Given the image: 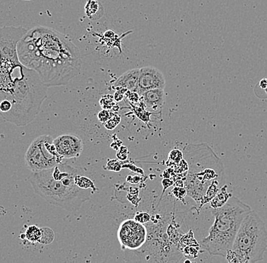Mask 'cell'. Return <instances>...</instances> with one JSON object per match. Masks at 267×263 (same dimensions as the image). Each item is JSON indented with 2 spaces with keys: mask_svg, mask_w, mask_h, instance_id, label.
<instances>
[{
  "mask_svg": "<svg viewBox=\"0 0 267 263\" xmlns=\"http://www.w3.org/2000/svg\"><path fill=\"white\" fill-rule=\"evenodd\" d=\"M24 234H25V239L29 242L33 244L39 243L41 237V229L36 225H31L27 228Z\"/></svg>",
  "mask_w": 267,
  "mask_h": 263,
  "instance_id": "obj_17",
  "label": "cell"
},
{
  "mask_svg": "<svg viewBox=\"0 0 267 263\" xmlns=\"http://www.w3.org/2000/svg\"><path fill=\"white\" fill-rule=\"evenodd\" d=\"M140 68L128 70L114 83V87H121L131 92L137 93L138 87V80H139Z\"/></svg>",
  "mask_w": 267,
  "mask_h": 263,
  "instance_id": "obj_12",
  "label": "cell"
},
{
  "mask_svg": "<svg viewBox=\"0 0 267 263\" xmlns=\"http://www.w3.org/2000/svg\"><path fill=\"white\" fill-rule=\"evenodd\" d=\"M19 61L34 70L48 87L66 85L81 71L78 47L66 36L48 27L29 30L18 45Z\"/></svg>",
  "mask_w": 267,
  "mask_h": 263,
  "instance_id": "obj_1",
  "label": "cell"
},
{
  "mask_svg": "<svg viewBox=\"0 0 267 263\" xmlns=\"http://www.w3.org/2000/svg\"><path fill=\"white\" fill-rule=\"evenodd\" d=\"M225 169L220 158L206 144L204 160L194 162V167L190 168L188 179L185 182L187 194L197 203H201L208 187L213 183L225 184Z\"/></svg>",
  "mask_w": 267,
  "mask_h": 263,
  "instance_id": "obj_6",
  "label": "cell"
},
{
  "mask_svg": "<svg viewBox=\"0 0 267 263\" xmlns=\"http://www.w3.org/2000/svg\"><path fill=\"white\" fill-rule=\"evenodd\" d=\"M53 143L60 157L65 159L79 157L84 147L81 137L71 133L58 136Z\"/></svg>",
  "mask_w": 267,
  "mask_h": 263,
  "instance_id": "obj_11",
  "label": "cell"
},
{
  "mask_svg": "<svg viewBox=\"0 0 267 263\" xmlns=\"http://www.w3.org/2000/svg\"><path fill=\"white\" fill-rule=\"evenodd\" d=\"M232 197V194L228 192V186L224 184L220 190L218 191L215 197L211 200V205L213 209L219 208L226 204L230 197Z\"/></svg>",
  "mask_w": 267,
  "mask_h": 263,
  "instance_id": "obj_15",
  "label": "cell"
},
{
  "mask_svg": "<svg viewBox=\"0 0 267 263\" xmlns=\"http://www.w3.org/2000/svg\"><path fill=\"white\" fill-rule=\"evenodd\" d=\"M24 1H31V0H24Z\"/></svg>",
  "mask_w": 267,
  "mask_h": 263,
  "instance_id": "obj_24",
  "label": "cell"
},
{
  "mask_svg": "<svg viewBox=\"0 0 267 263\" xmlns=\"http://www.w3.org/2000/svg\"><path fill=\"white\" fill-rule=\"evenodd\" d=\"M27 32L21 26L0 27V60L19 61L18 45Z\"/></svg>",
  "mask_w": 267,
  "mask_h": 263,
  "instance_id": "obj_9",
  "label": "cell"
},
{
  "mask_svg": "<svg viewBox=\"0 0 267 263\" xmlns=\"http://www.w3.org/2000/svg\"><path fill=\"white\" fill-rule=\"evenodd\" d=\"M98 118L101 122L105 123L110 118V115L108 113V111L104 110V111H101L99 115H98Z\"/></svg>",
  "mask_w": 267,
  "mask_h": 263,
  "instance_id": "obj_23",
  "label": "cell"
},
{
  "mask_svg": "<svg viewBox=\"0 0 267 263\" xmlns=\"http://www.w3.org/2000/svg\"><path fill=\"white\" fill-rule=\"evenodd\" d=\"M47 87L34 70L20 61L0 60V116L16 126H26L39 114Z\"/></svg>",
  "mask_w": 267,
  "mask_h": 263,
  "instance_id": "obj_2",
  "label": "cell"
},
{
  "mask_svg": "<svg viewBox=\"0 0 267 263\" xmlns=\"http://www.w3.org/2000/svg\"><path fill=\"white\" fill-rule=\"evenodd\" d=\"M53 137L42 135L33 141L24 156L25 165L31 171H43L62 163L64 159L57 152Z\"/></svg>",
  "mask_w": 267,
  "mask_h": 263,
  "instance_id": "obj_7",
  "label": "cell"
},
{
  "mask_svg": "<svg viewBox=\"0 0 267 263\" xmlns=\"http://www.w3.org/2000/svg\"><path fill=\"white\" fill-rule=\"evenodd\" d=\"M85 13L91 21H97L104 15V6L97 0H88L85 5Z\"/></svg>",
  "mask_w": 267,
  "mask_h": 263,
  "instance_id": "obj_14",
  "label": "cell"
},
{
  "mask_svg": "<svg viewBox=\"0 0 267 263\" xmlns=\"http://www.w3.org/2000/svg\"><path fill=\"white\" fill-rule=\"evenodd\" d=\"M267 249L265 223L251 210L241 222L226 259L229 263H253L262 261Z\"/></svg>",
  "mask_w": 267,
  "mask_h": 263,
  "instance_id": "obj_5",
  "label": "cell"
},
{
  "mask_svg": "<svg viewBox=\"0 0 267 263\" xmlns=\"http://www.w3.org/2000/svg\"><path fill=\"white\" fill-rule=\"evenodd\" d=\"M174 195L175 196V197H177L180 200H183L184 197L187 195V191L186 189L183 188V187H176L174 188L173 191Z\"/></svg>",
  "mask_w": 267,
  "mask_h": 263,
  "instance_id": "obj_21",
  "label": "cell"
},
{
  "mask_svg": "<svg viewBox=\"0 0 267 263\" xmlns=\"http://www.w3.org/2000/svg\"><path fill=\"white\" fill-rule=\"evenodd\" d=\"M165 80L163 74L158 68L145 66L140 68L139 80L137 94L142 97L144 93L150 90L163 89Z\"/></svg>",
  "mask_w": 267,
  "mask_h": 263,
  "instance_id": "obj_10",
  "label": "cell"
},
{
  "mask_svg": "<svg viewBox=\"0 0 267 263\" xmlns=\"http://www.w3.org/2000/svg\"><path fill=\"white\" fill-rule=\"evenodd\" d=\"M80 172L78 168L62 162L50 169L31 171L28 181L35 194L47 204L75 211L94 193L91 189L80 188L75 184V176Z\"/></svg>",
  "mask_w": 267,
  "mask_h": 263,
  "instance_id": "obj_3",
  "label": "cell"
},
{
  "mask_svg": "<svg viewBox=\"0 0 267 263\" xmlns=\"http://www.w3.org/2000/svg\"><path fill=\"white\" fill-rule=\"evenodd\" d=\"M120 122V118L118 116L115 117L114 118H109L108 121L106 122L105 126L107 129L112 130L118 125V123Z\"/></svg>",
  "mask_w": 267,
  "mask_h": 263,
  "instance_id": "obj_22",
  "label": "cell"
},
{
  "mask_svg": "<svg viewBox=\"0 0 267 263\" xmlns=\"http://www.w3.org/2000/svg\"><path fill=\"white\" fill-rule=\"evenodd\" d=\"M148 232L141 223L135 219L124 221L118 231V238L123 250H137L147 241Z\"/></svg>",
  "mask_w": 267,
  "mask_h": 263,
  "instance_id": "obj_8",
  "label": "cell"
},
{
  "mask_svg": "<svg viewBox=\"0 0 267 263\" xmlns=\"http://www.w3.org/2000/svg\"><path fill=\"white\" fill-rule=\"evenodd\" d=\"M168 158L171 161H175L176 163H179L180 161L183 158V154L179 150H172V152H170Z\"/></svg>",
  "mask_w": 267,
  "mask_h": 263,
  "instance_id": "obj_19",
  "label": "cell"
},
{
  "mask_svg": "<svg viewBox=\"0 0 267 263\" xmlns=\"http://www.w3.org/2000/svg\"><path fill=\"white\" fill-rule=\"evenodd\" d=\"M144 104L148 108L157 111L163 106L165 93L163 89H153L147 91L142 95Z\"/></svg>",
  "mask_w": 267,
  "mask_h": 263,
  "instance_id": "obj_13",
  "label": "cell"
},
{
  "mask_svg": "<svg viewBox=\"0 0 267 263\" xmlns=\"http://www.w3.org/2000/svg\"><path fill=\"white\" fill-rule=\"evenodd\" d=\"M134 219L136 220L137 221L141 223V224H144V223H148L150 221L151 216L147 212H138L135 215Z\"/></svg>",
  "mask_w": 267,
  "mask_h": 263,
  "instance_id": "obj_20",
  "label": "cell"
},
{
  "mask_svg": "<svg viewBox=\"0 0 267 263\" xmlns=\"http://www.w3.org/2000/svg\"><path fill=\"white\" fill-rule=\"evenodd\" d=\"M41 229V237L39 243L44 245L51 244L54 240V233L51 228H42Z\"/></svg>",
  "mask_w": 267,
  "mask_h": 263,
  "instance_id": "obj_18",
  "label": "cell"
},
{
  "mask_svg": "<svg viewBox=\"0 0 267 263\" xmlns=\"http://www.w3.org/2000/svg\"><path fill=\"white\" fill-rule=\"evenodd\" d=\"M251 210L249 205L233 196L222 207L212 208L211 211L215 220L208 237L201 241V246L211 255L226 257L241 222Z\"/></svg>",
  "mask_w": 267,
  "mask_h": 263,
  "instance_id": "obj_4",
  "label": "cell"
},
{
  "mask_svg": "<svg viewBox=\"0 0 267 263\" xmlns=\"http://www.w3.org/2000/svg\"><path fill=\"white\" fill-rule=\"evenodd\" d=\"M81 174H82V172H80L75 176V181L77 186L79 187L80 188H82V189H91L94 192L97 191L98 189H97L94 183L93 182L92 180L88 178V177L84 176Z\"/></svg>",
  "mask_w": 267,
  "mask_h": 263,
  "instance_id": "obj_16",
  "label": "cell"
}]
</instances>
